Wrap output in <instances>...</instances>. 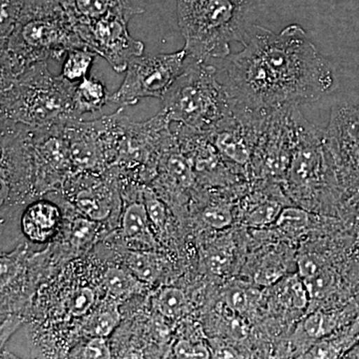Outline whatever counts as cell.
<instances>
[{"instance_id":"cell-1","label":"cell","mask_w":359,"mask_h":359,"mask_svg":"<svg viewBox=\"0 0 359 359\" xmlns=\"http://www.w3.org/2000/svg\"><path fill=\"white\" fill-rule=\"evenodd\" d=\"M243 45L219 67L236 108L269 114L314 102L334 89L332 65L301 25L275 33L252 25Z\"/></svg>"},{"instance_id":"cell-31","label":"cell","mask_w":359,"mask_h":359,"mask_svg":"<svg viewBox=\"0 0 359 359\" xmlns=\"http://www.w3.org/2000/svg\"><path fill=\"white\" fill-rule=\"evenodd\" d=\"M120 316L117 311H103L94 318L92 323V334L94 337H108L119 323Z\"/></svg>"},{"instance_id":"cell-8","label":"cell","mask_w":359,"mask_h":359,"mask_svg":"<svg viewBox=\"0 0 359 359\" xmlns=\"http://www.w3.org/2000/svg\"><path fill=\"white\" fill-rule=\"evenodd\" d=\"M323 141L339 188L359 198V110L348 104L332 109Z\"/></svg>"},{"instance_id":"cell-12","label":"cell","mask_w":359,"mask_h":359,"mask_svg":"<svg viewBox=\"0 0 359 359\" xmlns=\"http://www.w3.org/2000/svg\"><path fill=\"white\" fill-rule=\"evenodd\" d=\"M110 94L105 84L94 77H86L75 87L73 104L76 119L87 113H95L110 103Z\"/></svg>"},{"instance_id":"cell-21","label":"cell","mask_w":359,"mask_h":359,"mask_svg":"<svg viewBox=\"0 0 359 359\" xmlns=\"http://www.w3.org/2000/svg\"><path fill=\"white\" fill-rule=\"evenodd\" d=\"M282 210V205L278 202L264 201L245 212L244 223L250 228H264L275 224Z\"/></svg>"},{"instance_id":"cell-34","label":"cell","mask_w":359,"mask_h":359,"mask_svg":"<svg viewBox=\"0 0 359 359\" xmlns=\"http://www.w3.org/2000/svg\"><path fill=\"white\" fill-rule=\"evenodd\" d=\"M231 263V256L230 252L221 249L210 250L209 254L205 257V264H207L208 269L216 275H222L224 271H228Z\"/></svg>"},{"instance_id":"cell-28","label":"cell","mask_w":359,"mask_h":359,"mask_svg":"<svg viewBox=\"0 0 359 359\" xmlns=\"http://www.w3.org/2000/svg\"><path fill=\"white\" fill-rule=\"evenodd\" d=\"M95 302V292L89 287H80L73 292L68 308L74 316H82L88 313Z\"/></svg>"},{"instance_id":"cell-4","label":"cell","mask_w":359,"mask_h":359,"mask_svg":"<svg viewBox=\"0 0 359 359\" xmlns=\"http://www.w3.org/2000/svg\"><path fill=\"white\" fill-rule=\"evenodd\" d=\"M75 87L60 75H52L47 61L36 63L1 85V123L39 129L77 120Z\"/></svg>"},{"instance_id":"cell-9","label":"cell","mask_w":359,"mask_h":359,"mask_svg":"<svg viewBox=\"0 0 359 359\" xmlns=\"http://www.w3.org/2000/svg\"><path fill=\"white\" fill-rule=\"evenodd\" d=\"M60 223V212L48 202L35 203L22 216L23 233L33 242L43 243L55 233Z\"/></svg>"},{"instance_id":"cell-23","label":"cell","mask_w":359,"mask_h":359,"mask_svg":"<svg viewBox=\"0 0 359 359\" xmlns=\"http://www.w3.org/2000/svg\"><path fill=\"white\" fill-rule=\"evenodd\" d=\"M337 323L335 316L316 311L304 318L302 323V330L309 339H320L330 334Z\"/></svg>"},{"instance_id":"cell-32","label":"cell","mask_w":359,"mask_h":359,"mask_svg":"<svg viewBox=\"0 0 359 359\" xmlns=\"http://www.w3.org/2000/svg\"><path fill=\"white\" fill-rule=\"evenodd\" d=\"M297 268H299V276L302 280L313 276L325 268V259L318 254L302 255L297 259Z\"/></svg>"},{"instance_id":"cell-3","label":"cell","mask_w":359,"mask_h":359,"mask_svg":"<svg viewBox=\"0 0 359 359\" xmlns=\"http://www.w3.org/2000/svg\"><path fill=\"white\" fill-rule=\"evenodd\" d=\"M185 50L199 61L224 60L231 44L244 43L252 0H176Z\"/></svg>"},{"instance_id":"cell-7","label":"cell","mask_w":359,"mask_h":359,"mask_svg":"<svg viewBox=\"0 0 359 359\" xmlns=\"http://www.w3.org/2000/svg\"><path fill=\"white\" fill-rule=\"evenodd\" d=\"M142 13L138 7L120 9L90 22L77 23L75 29L83 43L105 59L116 72H125L131 59L144 52V44L134 39L128 30L129 20Z\"/></svg>"},{"instance_id":"cell-11","label":"cell","mask_w":359,"mask_h":359,"mask_svg":"<svg viewBox=\"0 0 359 359\" xmlns=\"http://www.w3.org/2000/svg\"><path fill=\"white\" fill-rule=\"evenodd\" d=\"M74 25L90 22L120 9L133 8L130 0H60Z\"/></svg>"},{"instance_id":"cell-17","label":"cell","mask_w":359,"mask_h":359,"mask_svg":"<svg viewBox=\"0 0 359 359\" xmlns=\"http://www.w3.org/2000/svg\"><path fill=\"white\" fill-rule=\"evenodd\" d=\"M127 266L144 283L155 282L159 276L157 257L151 252H132L127 257Z\"/></svg>"},{"instance_id":"cell-26","label":"cell","mask_w":359,"mask_h":359,"mask_svg":"<svg viewBox=\"0 0 359 359\" xmlns=\"http://www.w3.org/2000/svg\"><path fill=\"white\" fill-rule=\"evenodd\" d=\"M203 222L215 230H223L233 224V212L230 207L224 205H209L202 215Z\"/></svg>"},{"instance_id":"cell-38","label":"cell","mask_w":359,"mask_h":359,"mask_svg":"<svg viewBox=\"0 0 359 359\" xmlns=\"http://www.w3.org/2000/svg\"><path fill=\"white\" fill-rule=\"evenodd\" d=\"M358 110H359V105H358Z\"/></svg>"},{"instance_id":"cell-14","label":"cell","mask_w":359,"mask_h":359,"mask_svg":"<svg viewBox=\"0 0 359 359\" xmlns=\"http://www.w3.org/2000/svg\"><path fill=\"white\" fill-rule=\"evenodd\" d=\"M276 301L285 309L302 311L308 306L309 295L304 280L299 276H292L278 283L276 287Z\"/></svg>"},{"instance_id":"cell-20","label":"cell","mask_w":359,"mask_h":359,"mask_svg":"<svg viewBox=\"0 0 359 359\" xmlns=\"http://www.w3.org/2000/svg\"><path fill=\"white\" fill-rule=\"evenodd\" d=\"M304 285L308 290L311 301H323L337 289V276L332 269L325 266L318 273L304 278Z\"/></svg>"},{"instance_id":"cell-33","label":"cell","mask_w":359,"mask_h":359,"mask_svg":"<svg viewBox=\"0 0 359 359\" xmlns=\"http://www.w3.org/2000/svg\"><path fill=\"white\" fill-rule=\"evenodd\" d=\"M95 221L90 219H77L72 226V240L74 245L87 244L95 235Z\"/></svg>"},{"instance_id":"cell-22","label":"cell","mask_w":359,"mask_h":359,"mask_svg":"<svg viewBox=\"0 0 359 359\" xmlns=\"http://www.w3.org/2000/svg\"><path fill=\"white\" fill-rule=\"evenodd\" d=\"M311 216L299 208H285L275 222L276 228L290 233H302L309 228Z\"/></svg>"},{"instance_id":"cell-6","label":"cell","mask_w":359,"mask_h":359,"mask_svg":"<svg viewBox=\"0 0 359 359\" xmlns=\"http://www.w3.org/2000/svg\"><path fill=\"white\" fill-rule=\"evenodd\" d=\"M185 48L174 53L136 56L130 61L119 89L110 96L115 105H135L144 98L162 99L185 69Z\"/></svg>"},{"instance_id":"cell-24","label":"cell","mask_w":359,"mask_h":359,"mask_svg":"<svg viewBox=\"0 0 359 359\" xmlns=\"http://www.w3.org/2000/svg\"><path fill=\"white\" fill-rule=\"evenodd\" d=\"M167 169L170 176L180 186L188 188L193 185L194 181H195V174H194L190 160L185 156L181 154L170 156L167 161Z\"/></svg>"},{"instance_id":"cell-37","label":"cell","mask_w":359,"mask_h":359,"mask_svg":"<svg viewBox=\"0 0 359 359\" xmlns=\"http://www.w3.org/2000/svg\"><path fill=\"white\" fill-rule=\"evenodd\" d=\"M346 358H359V342L346 353Z\"/></svg>"},{"instance_id":"cell-25","label":"cell","mask_w":359,"mask_h":359,"mask_svg":"<svg viewBox=\"0 0 359 359\" xmlns=\"http://www.w3.org/2000/svg\"><path fill=\"white\" fill-rule=\"evenodd\" d=\"M25 0H1V20H0V41L6 39L20 18Z\"/></svg>"},{"instance_id":"cell-13","label":"cell","mask_w":359,"mask_h":359,"mask_svg":"<svg viewBox=\"0 0 359 359\" xmlns=\"http://www.w3.org/2000/svg\"><path fill=\"white\" fill-rule=\"evenodd\" d=\"M97 53L88 47H76L70 49L63 58L60 76L71 83L77 84L88 77Z\"/></svg>"},{"instance_id":"cell-16","label":"cell","mask_w":359,"mask_h":359,"mask_svg":"<svg viewBox=\"0 0 359 359\" xmlns=\"http://www.w3.org/2000/svg\"><path fill=\"white\" fill-rule=\"evenodd\" d=\"M156 309L170 320L179 318L188 309V299L183 290L178 287H166L161 290L155 301Z\"/></svg>"},{"instance_id":"cell-35","label":"cell","mask_w":359,"mask_h":359,"mask_svg":"<svg viewBox=\"0 0 359 359\" xmlns=\"http://www.w3.org/2000/svg\"><path fill=\"white\" fill-rule=\"evenodd\" d=\"M111 356L109 346L105 337H94L85 346L82 358H109Z\"/></svg>"},{"instance_id":"cell-15","label":"cell","mask_w":359,"mask_h":359,"mask_svg":"<svg viewBox=\"0 0 359 359\" xmlns=\"http://www.w3.org/2000/svg\"><path fill=\"white\" fill-rule=\"evenodd\" d=\"M104 287L116 297H126L141 292L143 282L129 271L120 268H110L103 276Z\"/></svg>"},{"instance_id":"cell-5","label":"cell","mask_w":359,"mask_h":359,"mask_svg":"<svg viewBox=\"0 0 359 359\" xmlns=\"http://www.w3.org/2000/svg\"><path fill=\"white\" fill-rule=\"evenodd\" d=\"M161 100L170 121L193 131H212L236 109L219 67L189 55L185 69Z\"/></svg>"},{"instance_id":"cell-36","label":"cell","mask_w":359,"mask_h":359,"mask_svg":"<svg viewBox=\"0 0 359 359\" xmlns=\"http://www.w3.org/2000/svg\"><path fill=\"white\" fill-rule=\"evenodd\" d=\"M212 358H243L238 351L230 346H219L212 351Z\"/></svg>"},{"instance_id":"cell-18","label":"cell","mask_w":359,"mask_h":359,"mask_svg":"<svg viewBox=\"0 0 359 359\" xmlns=\"http://www.w3.org/2000/svg\"><path fill=\"white\" fill-rule=\"evenodd\" d=\"M354 339L353 332L341 334L334 339H323L309 349L304 354V358H337L346 354L351 349V344Z\"/></svg>"},{"instance_id":"cell-10","label":"cell","mask_w":359,"mask_h":359,"mask_svg":"<svg viewBox=\"0 0 359 359\" xmlns=\"http://www.w3.org/2000/svg\"><path fill=\"white\" fill-rule=\"evenodd\" d=\"M150 223L145 205H130L123 216V235L130 244L138 245L142 250L155 249L156 240Z\"/></svg>"},{"instance_id":"cell-19","label":"cell","mask_w":359,"mask_h":359,"mask_svg":"<svg viewBox=\"0 0 359 359\" xmlns=\"http://www.w3.org/2000/svg\"><path fill=\"white\" fill-rule=\"evenodd\" d=\"M75 203L78 209L92 221H103L109 216V203L92 191H80L75 197Z\"/></svg>"},{"instance_id":"cell-2","label":"cell","mask_w":359,"mask_h":359,"mask_svg":"<svg viewBox=\"0 0 359 359\" xmlns=\"http://www.w3.org/2000/svg\"><path fill=\"white\" fill-rule=\"evenodd\" d=\"M76 47L87 46L60 0H25L11 34L1 40V85L36 63L63 60Z\"/></svg>"},{"instance_id":"cell-27","label":"cell","mask_w":359,"mask_h":359,"mask_svg":"<svg viewBox=\"0 0 359 359\" xmlns=\"http://www.w3.org/2000/svg\"><path fill=\"white\" fill-rule=\"evenodd\" d=\"M252 294L241 287H228L224 292V304L237 314H244L252 304Z\"/></svg>"},{"instance_id":"cell-29","label":"cell","mask_w":359,"mask_h":359,"mask_svg":"<svg viewBox=\"0 0 359 359\" xmlns=\"http://www.w3.org/2000/svg\"><path fill=\"white\" fill-rule=\"evenodd\" d=\"M177 358H210L212 351L202 342H192L188 339H180L174 346Z\"/></svg>"},{"instance_id":"cell-30","label":"cell","mask_w":359,"mask_h":359,"mask_svg":"<svg viewBox=\"0 0 359 359\" xmlns=\"http://www.w3.org/2000/svg\"><path fill=\"white\" fill-rule=\"evenodd\" d=\"M145 207L151 224L157 228V230H163L167 222L166 208L154 194L149 190L145 192Z\"/></svg>"}]
</instances>
